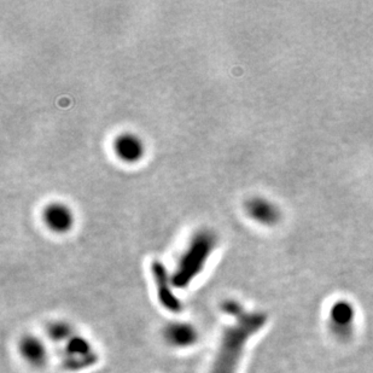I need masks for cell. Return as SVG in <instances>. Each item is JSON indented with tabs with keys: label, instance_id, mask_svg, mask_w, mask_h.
Wrapping results in <instances>:
<instances>
[{
	"label": "cell",
	"instance_id": "obj_1",
	"mask_svg": "<svg viewBox=\"0 0 373 373\" xmlns=\"http://www.w3.org/2000/svg\"><path fill=\"white\" fill-rule=\"evenodd\" d=\"M266 324L262 313H244L223 330L209 373H237L246 343Z\"/></svg>",
	"mask_w": 373,
	"mask_h": 373
},
{
	"label": "cell",
	"instance_id": "obj_2",
	"mask_svg": "<svg viewBox=\"0 0 373 373\" xmlns=\"http://www.w3.org/2000/svg\"><path fill=\"white\" fill-rule=\"evenodd\" d=\"M215 237L209 232H200L192 239L185 254L172 276L175 289H185L205 269V262L214 251Z\"/></svg>",
	"mask_w": 373,
	"mask_h": 373
},
{
	"label": "cell",
	"instance_id": "obj_3",
	"mask_svg": "<svg viewBox=\"0 0 373 373\" xmlns=\"http://www.w3.org/2000/svg\"><path fill=\"white\" fill-rule=\"evenodd\" d=\"M61 359L64 369L70 372H79L95 366L98 363V355L87 338L74 335L64 343Z\"/></svg>",
	"mask_w": 373,
	"mask_h": 373
},
{
	"label": "cell",
	"instance_id": "obj_4",
	"mask_svg": "<svg viewBox=\"0 0 373 373\" xmlns=\"http://www.w3.org/2000/svg\"><path fill=\"white\" fill-rule=\"evenodd\" d=\"M151 273L155 283L156 294L159 305L167 312L179 313L182 308V302L173 292L172 277H169L166 267L159 261H154L151 264Z\"/></svg>",
	"mask_w": 373,
	"mask_h": 373
},
{
	"label": "cell",
	"instance_id": "obj_5",
	"mask_svg": "<svg viewBox=\"0 0 373 373\" xmlns=\"http://www.w3.org/2000/svg\"><path fill=\"white\" fill-rule=\"evenodd\" d=\"M164 337L169 346L185 349L196 344L200 340V333L191 324L173 322L164 328Z\"/></svg>",
	"mask_w": 373,
	"mask_h": 373
},
{
	"label": "cell",
	"instance_id": "obj_6",
	"mask_svg": "<svg viewBox=\"0 0 373 373\" xmlns=\"http://www.w3.org/2000/svg\"><path fill=\"white\" fill-rule=\"evenodd\" d=\"M19 355L32 367H44L49 360L45 342L34 335H26L19 342Z\"/></svg>",
	"mask_w": 373,
	"mask_h": 373
},
{
	"label": "cell",
	"instance_id": "obj_7",
	"mask_svg": "<svg viewBox=\"0 0 373 373\" xmlns=\"http://www.w3.org/2000/svg\"><path fill=\"white\" fill-rule=\"evenodd\" d=\"M246 212L257 223L262 225H276L280 219L277 207L269 200L256 197L246 203Z\"/></svg>",
	"mask_w": 373,
	"mask_h": 373
},
{
	"label": "cell",
	"instance_id": "obj_8",
	"mask_svg": "<svg viewBox=\"0 0 373 373\" xmlns=\"http://www.w3.org/2000/svg\"><path fill=\"white\" fill-rule=\"evenodd\" d=\"M44 220L49 228L55 232L64 233L73 226V214L63 205H49L44 210Z\"/></svg>",
	"mask_w": 373,
	"mask_h": 373
},
{
	"label": "cell",
	"instance_id": "obj_9",
	"mask_svg": "<svg viewBox=\"0 0 373 373\" xmlns=\"http://www.w3.org/2000/svg\"><path fill=\"white\" fill-rule=\"evenodd\" d=\"M115 152L125 162H137L144 152L141 139L133 134H122L115 141Z\"/></svg>",
	"mask_w": 373,
	"mask_h": 373
},
{
	"label": "cell",
	"instance_id": "obj_10",
	"mask_svg": "<svg viewBox=\"0 0 373 373\" xmlns=\"http://www.w3.org/2000/svg\"><path fill=\"white\" fill-rule=\"evenodd\" d=\"M46 335L50 338V341L56 344L63 346L65 342L70 340L75 335L74 328L70 324L64 320H55L47 325L46 328Z\"/></svg>",
	"mask_w": 373,
	"mask_h": 373
},
{
	"label": "cell",
	"instance_id": "obj_11",
	"mask_svg": "<svg viewBox=\"0 0 373 373\" xmlns=\"http://www.w3.org/2000/svg\"><path fill=\"white\" fill-rule=\"evenodd\" d=\"M221 310H223L226 315H231V317L235 319L239 318L241 315L246 313V312L243 310V307L235 300L225 301L223 305H221Z\"/></svg>",
	"mask_w": 373,
	"mask_h": 373
}]
</instances>
